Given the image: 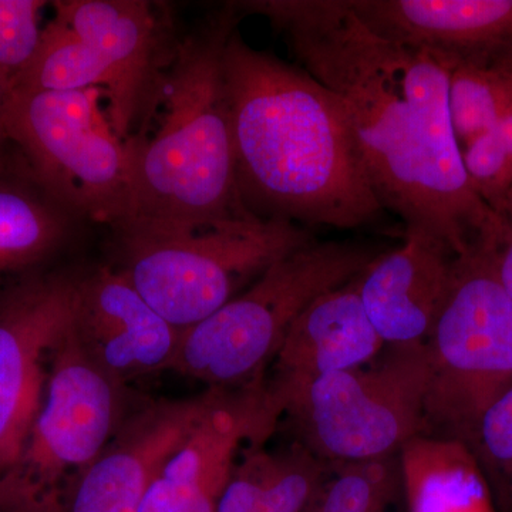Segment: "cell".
<instances>
[{"mask_svg": "<svg viewBox=\"0 0 512 512\" xmlns=\"http://www.w3.org/2000/svg\"><path fill=\"white\" fill-rule=\"evenodd\" d=\"M234 3L242 15L264 16L299 66L335 94L383 211L457 255L494 247L500 218L464 170L448 111V64L373 32L348 0Z\"/></svg>", "mask_w": 512, "mask_h": 512, "instance_id": "6da1fadb", "label": "cell"}, {"mask_svg": "<svg viewBox=\"0 0 512 512\" xmlns=\"http://www.w3.org/2000/svg\"><path fill=\"white\" fill-rule=\"evenodd\" d=\"M222 67L238 191L254 217L339 229L379 217L335 94L301 66L249 46L238 29Z\"/></svg>", "mask_w": 512, "mask_h": 512, "instance_id": "7a4b0ae2", "label": "cell"}, {"mask_svg": "<svg viewBox=\"0 0 512 512\" xmlns=\"http://www.w3.org/2000/svg\"><path fill=\"white\" fill-rule=\"evenodd\" d=\"M239 13L229 2L178 39L156 113L127 141L130 201L113 231L254 217L238 191L222 67Z\"/></svg>", "mask_w": 512, "mask_h": 512, "instance_id": "3957f363", "label": "cell"}, {"mask_svg": "<svg viewBox=\"0 0 512 512\" xmlns=\"http://www.w3.org/2000/svg\"><path fill=\"white\" fill-rule=\"evenodd\" d=\"M32 64L10 93L99 89L124 141L156 113L180 36L170 10L147 0H57Z\"/></svg>", "mask_w": 512, "mask_h": 512, "instance_id": "277c9868", "label": "cell"}, {"mask_svg": "<svg viewBox=\"0 0 512 512\" xmlns=\"http://www.w3.org/2000/svg\"><path fill=\"white\" fill-rule=\"evenodd\" d=\"M121 271L175 328L207 319L266 269L316 241L301 225L237 218L208 224L116 229Z\"/></svg>", "mask_w": 512, "mask_h": 512, "instance_id": "5b68a950", "label": "cell"}, {"mask_svg": "<svg viewBox=\"0 0 512 512\" xmlns=\"http://www.w3.org/2000/svg\"><path fill=\"white\" fill-rule=\"evenodd\" d=\"M380 255L372 245L313 241L266 269L247 291L183 330L171 372L208 389L264 380L293 322L319 296L349 284Z\"/></svg>", "mask_w": 512, "mask_h": 512, "instance_id": "8992f818", "label": "cell"}, {"mask_svg": "<svg viewBox=\"0 0 512 512\" xmlns=\"http://www.w3.org/2000/svg\"><path fill=\"white\" fill-rule=\"evenodd\" d=\"M426 350L423 436L468 444L485 410L512 387V299L490 247L458 256Z\"/></svg>", "mask_w": 512, "mask_h": 512, "instance_id": "52a82bcc", "label": "cell"}, {"mask_svg": "<svg viewBox=\"0 0 512 512\" xmlns=\"http://www.w3.org/2000/svg\"><path fill=\"white\" fill-rule=\"evenodd\" d=\"M126 416L123 384L84 353L72 322L52 350L42 400L22 446L0 476V512H64Z\"/></svg>", "mask_w": 512, "mask_h": 512, "instance_id": "ba28073f", "label": "cell"}, {"mask_svg": "<svg viewBox=\"0 0 512 512\" xmlns=\"http://www.w3.org/2000/svg\"><path fill=\"white\" fill-rule=\"evenodd\" d=\"M3 133L42 190L73 217L126 220L127 141L117 134L99 89L10 93Z\"/></svg>", "mask_w": 512, "mask_h": 512, "instance_id": "9c48e42d", "label": "cell"}, {"mask_svg": "<svg viewBox=\"0 0 512 512\" xmlns=\"http://www.w3.org/2000/svg\"><path fill=\"white\" fill-rule=\"evenodd\" d=\"M426 343L386 345L372 362L330 373L285 397L299 443L338 464L399 454L423 434Z\"/></svg>", "mask_w": 512, "mask_h": 512, "instance_id": "30bf717a", "label": "cell"}, {"mask_svg": "<svg viewBox=\"0 0 512 512\" xmlns=\"http://www.w3.org/2000/svg\"><path fill=\"white\" fill-rule=\"evenodd\" d=\"M79 278L32 274L0 293V476L39 409L56 343L73 322Z\"/></svg>", "mask_w": 512, "mask_h": 512, "instance_id": "8fae6325", "label": "cell"}, {"mask_svg": "<svg viewBox=\"0 0 512 512\" xmlns=\"http://www.w3.org/2000/svg\"><path fill=\"white\" fill-rule=\"evenodd\" d=\"M281 416L264 380L221 390L210 412L165 461L138 512H217L242 450L264 443Z\"/></svg>", "mask_w": 512, "mask_h": 512, "instance_id": "7c38bea8", "label": "cell"}, {"mask_svg": "<svg viewBox=\"0 0 512 512\" xmlns=\"http://www.w3.org/2000/svg\"><path fill=\"white\" fill-rule=\"evenodd\" d=\"M73 332L101 372L130 380L171 372L183 330L163 318L120 268L79 276Z\"/></svg>", "mask_w": 512, "mask_h": 512, "instance_id": "4fadbf2b", "label": "cell"}, {"mask_svg": "<svg viewBox=\"0 0 512 512\" xmlns=\"http://www.w3.org/2000/svg\"><path fill=\"white\" fill-rule=\"evenodd\" d=\"M221 389L148 403L120 424L76 485L64 512H138L177 447L210 412Z\"/></svg>", "mask_w": 512, "mask_h": 512, "instance_id": "5bb4252c", "label": "cell"}, {"mask_svg": "<svg viewBox=\"0 0 512 512\" xmlns=\"http://www.w3.org/2000/svg\"><path fill=\"white\" fill-rule=\"evenodd\" d=\"M348 5L373 32L450 67H512V0H348Z\"/></svg>", "mask_w": 512, "mask_h": 512, "instance_id": "9a60e30c", "label": "cell"}, {"mask_svg": "<svg viewBox=\"0 0 512 512\" xmlns=\"http://www.w3.org/2000/svg\"><path fill=\"white\" fill-rule=\"evenodd\" d=\"M458 256L446 242L406 232L359 276L363 308L386 345L426 343L446 305Z\"/></svg>", "mask_w": 512, "mask_h": 512, "instance_id": "2e32d148", "label": "cell"}, {"mask_svg": "<svg viewBox=\"0 0 512 512\" xmlns=\"http://www.w3.org/2000/svg\"><path fill=\"white\" fill-rule=\"evenodd\" d=\"M384 348L386 343L363 308L357 276L319 296L293 322L276 353L274 377L266 387L281 409L289 394L319 377L367 365Z\"/></svg>", "mask_w": 512, "mask_h": 512, "instance_id": "e0dca14e", "label": "cell"}, {"mask_svg": "<svg viewBox=\"0 0 512 512\" xmlns=\"http://www.w3.org/2000/svg\"><path fill=\"white\" fill-rule=\"evenodd\" d=\"M72 218L36 183L15 148L0 151V293L55 254Z\"/></svg>", "mask_w": 512, "mask_h": 512, "instance_id": "ac0fdd59", "label": "cell"}, {"mask_svg": "<svg viewBox=\"0 0 512 512\" xmlns=\"http://www.w3.org/2000/svg\"><path fill=\"white\" fill-rule=\"evenodd\" d=\"M397 460L407 512H498L467 444L421 434L404 444Z\"/></svg>", "mask_w": 512, "mask_h": 512, "instance_id": "d6986e66", "label": "cell"}, {"mask_svg": "<svg viewBox=\"0 0 512 512\" xmlns=\"http://www.w3.org/2000/svg\"><path fill=\"white\" fill-rule=\"evenodd\" d=\"M329 470L299 441L249 444L232 470L217 512H305Z\"/></svg>", "mask_w": 512, "mask_h": 512, "instance_id": "ffe728a7", "label": "cell"}, {"mask_svg": "<svg viewBox=\"0 0 512 512\" xmlns=\"http://www.w3.org/2000/svg\"><path fill=\"white\" fill-rule=\"evenodd\" d=\"M404 500L396 456L339 464L305 512H399Z\"/></svg>", "mask_w": 512, "mask_h": 512, "instance_id": "44dd1931", "label": "cell"}, {"mask_svg": "<svg viewBox=\"0 0 512 512\" xmlns=\"http://www.w3.org/2000/svg\"><path fill=\"white\" fill-rule=\"evenodd\" d=\"M512 97L511 69L457 64L448 76V111L460 150L494 130Z\"/></svg>", "mask_w": 512, "mask_h": 512, "instance_id": "7402d4cb", "label": "cell"}, {"mask_svg": "<svg viewBox=\"0 0 512 512\" xmlns=\"http://www.w3.org/2000/svg\"><path fill=\"white\" fill-rule=\"evenodd\" d=\"M467 446L487 478L498 512H512V387L485 410Z\"/></svg>", "mask_w": 512, "mask_h": 512, "instance_id": "603a6c76", "label": "cell"}, {"mask_svg": "<svg viewBox=\"0 0 512 512\" xmlns=\"http://www.w3.org/2000/svg\"><path fill=\"white\" fill-rule=\"evenodd\" d=\"M46 5L43 0H0V77L9 90L39 52Z\"/></svg>", "mask_w": 512, "mask_h": 512, "instance_id": "cb8c5ba5", "label": "cell"}, {"mask_svg": "<svg viewBox=\"0 0 512 512\" xmlns=\"http://www.w3.org/2000/svg\"><path fill=\"white\" fill-rule=\"evenodd\" d=\"M461 158L477 197L498 217L512 191V165L500 137L488 131L464 147Z\"/></svg>", "mask_w": 512, "mask_h": 512, "instance_id": "d4e9b609", "label": "cell"}, {"mask_svg": "<svg viewBox=\"0 0 512 512\" xmlns=\"http://www.w3.org/2000/svg\"><path fill=\"white\" fill-rule=\"evenodd\" d=\"M498 218H500V232L491 252H493L498 278L512 299V191Z\"/></svg>", "mask_w": 512, "mask_h": 512, "instance_id": "484cf974", "label": "cell"}, {"mask_svg": "<svg viewBox=\"0 0 512 512\" xmlns=\"http://www.w3.org/2000/svg\"><path fill=\"white\" fill-rule=\"evenodd\" d=\"M10 90L8 83L0 77V151L8 146L5 133H3V117H5L6 107H8Z\"/></svg>", "mask_w": 512, "mask_h": 512, "instance_id": "4316f807", "label": "cell"}]
</instances>
